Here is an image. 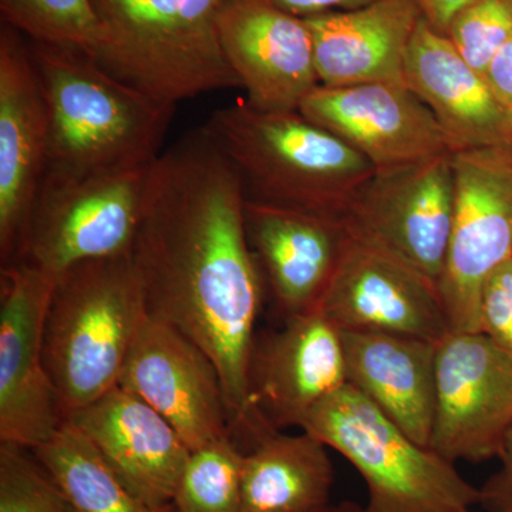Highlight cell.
I'll return each mask as SVG.
<instances>
[{
    "instance_id": "1",
    "label": "cell",
    "mask_w": 512,
    "mask_h": 512,
    "mask_svg": "<svg viewBox=\"0 0 512 512\" xmlns=\"http://www.w3.org/2000/svg\"><path fill=\"white\" fill-rule=\"evenodd\" d=\"M241 178L204 128L154 161L131 259L147 313L214 360L234 439L247 443V363L264 278L245 229Z\"/></svg>"
},
{
    "instance_id": "2",
    "label": "cell",
    "mask_w": 512,
    "mask_h": 512,
    "mask_svg": "<svg viewBox=\"0 0 512 512\" xmlns=\"http://www.w3.org/2000/svg\"><path fill=\"white\" fill-rule=\"evenodd\" d=\"M235 168L248 200L342 217L376 173L373 164L301 111H266L247 99L202 126Z\"/></svg>"
},
{
    "instance_id": "3",
    "label": "cell",
    "mask_w": 512,
    "mask_h": 512,
    "mask_svg": "<svg viewBox=\"0 0 512 512\" xmlns=\"http://www.w3.org/2000/svg\"><path fill=\"white\" fill-rule=\"evenodd\" d=\"M50 121L47 170L67 173L153 163L175 107L114 76L92 56L70 47H29Z\"/></svg>"
},
{
    "instance_id": "4",
    "label": "cell",
    "mask_w": 512,
    "mask_h": 512,
    "mask_svg": "<svg viewBox=\"0 0 512 512\" xmlns=\"http://www.w3.org/2000/svg\"><path fill=\"white\" fill-rule=\"evenodd\" d=\"M147 316L131 255L82 262L56 278L43 360L64 421L117 387Z\"/></svg>"
},
{
    "instance_id": "5",
    "label": "cell",
    "mask_w": 512,
    "mask_h": 512,
    "mask_svg": "<svg viewBox=\"0 0 512 512\" xmlns=\"http://www.w3.org/2000/svg\"><path fill=\"white\" fill-rule=\"evenodd\" d=\"M101 43L94 56L114 76L167 106L241 87L220 37L228 0H93Z\"/></svg>"
},
{
    "instance_id": "6",
    "label": "cell",
    "mask_w": 512,
    "mask_h": 512,
    "mask_svg": "<svg viewBox=\"0 0 512 512\" xmlns=\"http://www.w3.org/2000/svg\"><path fill=\"white\" fill-rule=\"evenodd\" d=\"M301 430L356 468L367 488L366 512H464L480 501L456 464L410 439L349 383L326 396Z\"/></svg>"
},
{
    "instance_id": "7",
    "label": "cell",
    "mask_w": 512,
    "mask_h": 512,
    "mask_svg": "<svg viewBox=\"0 0 512 512\" xmlns=\"http://www.w3.org/2000/svg\"><path fill=\"white\" fill-rule=\"evenodd\" d=\"M154 161L89 173L47 170L13 262L56 279L82 262L130 255Z\"/></svg>"
},
{
    "instance_id": "8",
    "label": "cell",
    "mask_w": 512,
    "mask_h": 512,
    "mask_svg": "<svg viewBox=\"0 0 512 512\" xmlns=\"http://www.w3.org/2000/svg\"><path fill=\"white\" fill-rule=\"evenodd\" d=\"M456 208L440 299L450 332H481L485 282L512 259V144L453 154Z\"/></svg>"
},
{
    "instance_id": "9",
    "label": "cell",
    "mask_w": 512,
    "mask_h": 512,
    "mask_svg": "<svg viewBox=\"0 0 512 512\" xmlns=\"http://www.w3.org/2000/svg\"><path fill=\"white\" fill-rule=\"evenodd\" d=\"M453 154L376 171L340 217L348 237L439 285L456 208Z\"/></svg>"
},
{
    "instance_id": "10",
    "label": "cell",
    "mask_w": 512,
    "mask_h": 512,
    "mask_svg": "<svg viewBox=\"0 0 512 512\" xmlns=\"http://www.w3.org/2000/svg\"><path fill=\"white\" fill-rule=\"evenodd\" d=\"M348 383L340 330L319 311L256 330L247 363V448L262 434L299 427Z\"/></svg>"
},
{
    "instance_id": "11",
    "label": "cell",
    "mask_w": 512,
    "mask_h": 512,
    "mask_svg": "<svg viewBox=\"0 0 512 512\" xmlns=\"http://www.w3.org/2000/svg\"><path fill=\"white\" fill-rule=\"evenodd\" d=\"M436 380L431 450L454 464L500 458L512 430V357L483 332H450Z\"/></svg>"
},
{
    "instance_id": "12",
    "label": "cell",
    "mask_w": 512,
    "mask_h": 512,
    "mask_svg": "<svg viewBox=\"0 0 512 512\" xmlns=\"http://www.w3.org/2000/svg\"><path fill=\"white\" fill-rule=\"evenodd\" d=\"M56 279L23 262L0 271V443L33 450L64 417L43 360V328Z\"/></svg>"
},
{
    "instance_id": "13",
    "label": "cell",
    "mask_w": 512,
    "mask_h": 512,
    "mask_svg": "<svg viewBox=\"0 0 512 512\" xmlns=\"http://www.w3.org/2000/svg\"><path fill=\"white\" fill-rule=\"evenodd\" d=\"M117 386L140 397L191 451L231 436L220 370L180 330L147 316Z\"/></svg>"
},
{
    "instance_id": "14",
    "label": "cell",
    "mask_w": 512,
    "mask_h": 512,
    "mask_svg": "<svg viewBox=\"0 0 512 512\" xmlns=\"http://www.w3.org/2000/svg\"><path fill=\"white\" fill-rule=\"evenodd\" d=\"M299 111L355 148L376 171L456 153L429 107L406 84L319 86Z\"/></svg>"
},
{
    "instance_id": "15",
    "label": "cell",
    "mask_w": 512,
    "mask_h": 512,
    "mask_svg": "<svg viewBox=\"0 0 512 512\" xmlns=\"http://www.w3.org/2000/svg\"><path fill=\"white\" fill-rule=\"evenodd\" d=\"M50 161L49 111L28 46L0 35V264L18 254Z\"/></svg>"
},
{
    "instance_id": "16",
    "label": "cell",
    "mask_w": 512,
    "mask_h": 512,
    "mask_svg": "<svg viewBox=\"0 0 512 512\" xmlns=\"http://www.w3.org/2000/svg\"><path fill=\"white\" fill-rule=\"evenodd\" d=\"M318 311L339 330L393 333L436 343L450 333L433 282L349 237Z\"/></svg>"
},
{
    "instance_id": "17",
    "label": "cell",
    "mask_w": 512,
    "mask_h": 512,
    "mask_svg": "<svg viewBox=\"0 0 512 512\" xmlns=\"http://www.w3.org/2000/svg\"><path fill=\"white\" fill-rule=\"evenodd\" d=\"M66 421L86 434L141 503L156 512H175V493L192 451L153 407L117 386Z\"/></svg>"
},
{
    "instance_id": "18",
    "label": "cell",
    "mask_w": 512,
    "mask_h": 512,
    "mask_svg": "<svg viewBox=\"0 0 512 512\" xmlns=\"http://www.w3.org/2000/svg\"><path fill=\"white\" fill-rule=\"evenodd\" d=\"M222 49L252 106L299 111L320 86L305 20L265 0H228L220 15Z\"/></svg>"
},
{
    "instance_id": "19",
    "label": "cell",
    "mask_w": 512,
    "mask_h": 512,
    "mask_svg": "<svg viewBox=\"0 0 512 512\" xmlns=\"http://www.w3.org/2000/svg\"><path fill=\"white\" fill-rule=\"evenodd\" d=\"M245 229L282 322L318 311L345 247L338 218L245 201Z\"/></svg>"
},
{
    "instance_id": "20",
    "label": "cell",
    "mask_w": 512,
    "mask_h": 512,
    "mask_svg": "<svg viewBox=\"0 0 512 512\" xmlns=\"http://www.w3.org/2000/svg\"><path fill=\"white\" fill-rule=\"evenodd\" d=\"M404 84L439 121L454 150L512 144L510 114L447 35L421 16L406 60Z\"/></svg>"
},
{
    "instance_id": "21",
    "label": "cell",
    "mask_w": 512,
    "mask_h": 512,
    "mask_svg": "<svg viewBox=\"0 0 512 512\" xmlns=\"http://www.w3.org/2000/svg\"><path fill=\"white\" fill-rule=\"evenodd\" d=\"M340 336L350 386L410 439L429 447L436 420L439 343L362 330H340Z\"/></svg>"
},
{
    "instance_id": "22",
    "label": "cell",
    "mask_w": 512,
    "mask_h": 512,
    "mask_svg": "<svg viewBox=\"0 0 512 512\" xmlns=\"http://www.w3.org/2000/svg\"><path fill=\"white\" fill-rule=\"evenodd\" d=\"M421 12L414 0L305 18L320 86L404 84V60Z\"/></svg>"
},
{
    "instance_id": "23",
    "label": "cell",
    "mask_w": 512,
    "mask_h": 512,
    "mask_svg": "<svg viewBox=\"0 0 512 512\" xmlns=\"http://www.w3.org/2000/svg\"><path fill=\"white\" fill-rule=\"evenodd\" d=\"M328 446L302 430L262 434L244 451L241 512H318L330 504L335 470Z\"/></svg>"
},
{
    "instance_id": "24",
    "label": "cell",
    "mask_w": 512,
    "mask_h": 512,
    "mask_svg": "<svg viewBox=\"0 0 512 512\" xmlns=\"http://www.w3.org/2000/svg\"><path fill=\"white\" fill-rule=\"evenodd\" d=\"M32 451L79 512H156L124 487L92 441L70 421Z\"/></svg>"
},
{
    "instance_id": "25",
    "label": "cell",
    "mask_w": 512,
    "mask_h": 512,
    "mask_svg": "<svg viewBox=\"0 0 512 512\" xmlns=\"http://www.w3.org/2000/svg\"><path fill=\"white\" fill-rule=\"evenodd\" d=\"M244 450L234 436L192 451L177 493L175 512H241Z\"/></svg>"
},
{
    "instance_id": "26",
    "label": "cell",
    "mask_w": 512,
    "mask_h": 512,
    "mask_svg": "<svg viewBox=\"0 0 512 512\" xmlns=\"http://www.w3.org/2000/svg\"><path fill=\"white\" fill-rule=\"evenodd\" d=\"M9 28L33 42L82 50L94 56L101 43L100 20L93 0H0Z\"/></svg>"
},
{
    "instance_id": "27",
    "label": "cell",
    "mask_w": 512,
    "mask_h": 512,
    "mask_svg": "<svg viewBox=\"0 0 512 512\" xmlns=\"http://www.w3.org/2000/svg\"><path fill=\"white\" fill-rule=\"evenodd\" d=\"M0 512H79L32 450L0 443Z\"/></svg>"
},
{
    "instance_id": "28",
    "label": "cell",
    "mask_w": 512,
    "mask_h": 512,
    "mask_svg": "<svg viewBox=\"0 0 512 512\" xmlns=\"http://www.w3.org/2000/svg\"><path fill=\"white\" fill-rule=\"evenodd\" d=\"M512 35V0H477L447 30L460 56L484 77L491 60Z\"/></svg>"
},
{
    "instance_id": "29",
    "label": "cell",
    "mask_w": 512,
    "mask_h": 512,
    "mask_svg": "<svg viewBox=\"0 0 512 512\" xmlns=\"http://www.w3.org/2000/svg\"><path fill=\"white\" fill-rule=\"evenodd\" d=\"M481 332L512 357V259L485 282L481 295Z\"/></svg>"
},
{
    "instance_id": "30",
    "label": "cell",
    "mask_w": 512,
    "mask_h": 512,
    "mask_svg": "<svg viewBox=\"0 0 512 512\" xmlns=\"http://www.w3.org/2000/svg\"><path fill=\"white\" fill-rule=\"evenodd\" d=\"M500 470L485 480L481 485L478 505L485 512H512V430L508 434L503 453H501Z\"/></svg>"
},
{
    "instance_id": "31",
    "label": "cell",
    "mask_w": 512,
    "mask_h": 512,
    "mask_svg": "<svg viewBox=\"0 0 512 512\" xmlns=\"http://www.w3.org/2000/svg\"><path fill=\"white\" fill-rule=\"evenodd\" d=\"M485 82L508 114L512 111V35L491 60Z\"/></svg>"
},
{
    "instance_id": "32",
    "label": "cell",
    "mask_w": 512,
    "mask_h": 512,
    "mask_svg": "<svg viewBox=\"0 0 512 512\" xmlns=\"http://www.w3.org/2000/svg\"><path fill=\"white\" fill-rule=\"evenodd\" d=\"M269 5L284 10L289 15L298 18H311L330 12H348L372 5L377 0H265Z\"/></svg>"
},
{
    "instance_id": "33",
    "label": "cell",
    "mask_w": 512,
    "mask_h": 512,
    "mask_svg": "<svg viewBox=\"0 0 512 512\" xmlns=\"http://www.w3.org/2000/svg\"><path fill=\"white\" fill-rule=\"evenodd\" d=\"M419 6L421 16L429 22L431 28L447 35L451 22L468 6L477 0H414Z\"/></svg>"
},
{
    "instance_id": "34",
    "label": "cell",
    "mask_w": 512,
    "mask_h": 512,
    "mask_svg": "<svg viewBox=\"0 0 512 512\" xmlns=\"http://www.w3.org/2000/svg\"><path fill=\"white\" fill-rule=\"evenodd\" d=\"M318 512H366L365 505L355 503V501H342L339 504H329Z\"/></svg>"
},
{
    "instance_id": "35",
    "label": "cell",
    "mask_w": 512,
    "mask_h": 512,
    "mask_svg": "<svg viewBox=\"0 0 512 512\" xmlns=\"http://www.w3.org/2000/svg\"><path fill=\"white\" fill-rule=\"evenodd\" d=\"M510 121H511V128H512V111L510 113Z\"/></svg>"
},
{
    "instance_id": "36",
    "label": "cell",
    "mask_w": 512,
    "mask_h": 512,
    "mask_svg": "<svg viewBox=\"0 0 512 512\" xmlns=\"http://www.w3.org/2000/svg\"><path fill=\"white\" fill-rule=\"evenodd\" d=\"M464 512H473V511H471V510H468V511H464Z\"/></svg>"
}]
</instances>
